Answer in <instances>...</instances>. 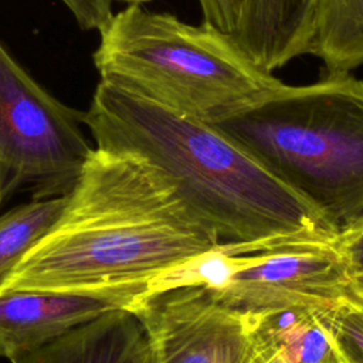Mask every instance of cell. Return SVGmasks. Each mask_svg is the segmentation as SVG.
<instances>
[{
  "instance_id": "7a4b0ae2",
  "label": "cell",
  "mask_w": 363,
  "mask_h": 363,
  "mask_svg": "<svg viewBox=\"0 0 363 363\" xmlns=\"http://www.w3.org/2000/svg\"><path fill=\"white\" fill-rule=\"evenodd\" d=\"M82 122L95 147L135 156L167 177L228 252L337 237L306 200L213 123L102 79Z\"/></svg>"
},
{
  "instance_id": "8992f818",
  "label": "cell",
  "mask_w": 363,
  "mask_h": 363,
  "mask_svg": "<svg viewBox=\"0 0 363 363\" xmlns=\"http://www.w3.org/2000/svg\"><path fill=\"white\" fill-rule=\"evenodd\" d=\"M336 240L278 241L242 252L220 248L208 258L204 286L250 313L333 308L353 298Z\"/></svg>"
},
{
  "instance_id": "7c38bea8",
  "label": "cell",
  "mask_w": 363,
  "mask_h": 363,
  "mask_svg": "<svg viewBox=\"0 0 363 363\" xmlns=\"http://www.w3.org/2000/svg\"><path fill=\"white\" fill-rule=\"evenodd\" d=\"M319 58L326 72L363 64V0H313L298 57Z\"/></svg>"
},
{
  "instance_id": "8fae6325",
  "label": "cell",
  "mask_w": 363,
  "mask_h": 363,
  "mask_svg": "<svg viewBox=\"0 0 363 363\" xmlns=\"http://www.w3.org/2000/svg\"><path fill=\"white\" fill-rule=\"evenodd\" d=\"M320 311L285 308L251 313L252 363H342Z\"/></svg>"
},
{
  "instance_id": "9c48e42d",
  "label": "cell",
  "mask_w": 363,
  "mask_h": 363,
  "mask_svg": "<svg viewBox=\"0 0 363 363\" xmlns=\"http://www.w3.org/2000/svg\"><path fill=\"white\" fill-rule=\"evenodd\" d=\"M10 362L152 363V356L138 318L128 309H115Z\"/></svg>"
},
{
  "instance_id": "4fadbf2b",
  "label": "cell",
  "mask_w": 363,
  "mask_h": 363,
  "mask_svg": "<svg viewBox=\"0 0 363 363\" xmlns=\"http://www.w3.org/2000/svg\"><path fill=\"white\" fill-rule=\"evenodd\" d=\"M68 196L33 199L0 216V284L57 223Z\"/></svg>"
},
{
  "instance_id": "3957f363",
  "label": "cell",
  "mask_w": 363,
  "mask_h": 363,
  "mask_svg": "<svg viewBox=\"0 0 363 363\" xmlns=\"http://www.w3.org/2000/svg\"><path fill=\"white\" fill-rule=\"evenodd\" d=\"M306 200L339 235L363 220V81L282 84L213 123Z\"/></svg>"
},
{
  "instance_id": "2e32d148",
  "label": "cell",
  "mask_w": 363,
  "mask_h": 363,
  "mask_svg": "<svg viewBox=\"0 0 363 363\" xmlns=\"http://www.w3.org/2000/svg\"><path fill=\"white\" fill-rule=\"evenodd\" d=\"M74 16L82 30H96L98 33L112 18L113 0H61Z\"/></svg>"
},
{
  "instance_id": "30bf717a",
  "label": "cell",
  "mask_w": 363,
  "mask_h": 363,
  "mask_svg": "<svg viewBox=\"0 0 363 363\" xmlns=\"http://www.w3.org/2000/svg\"><path fill=\"white\" fill-rule=\"evenodd\" d=\"M235 44L262 69L274 72L298 57L313 0H234Z\"/></svg>"
},
{
  "instance_id": "e0dca14e",
  "label": "cell",
  "mask_w": 363,
  "mask_h": 363,
  "mask_svg": "<svg viewBox=\"0 0 363 363\" xmlns=\"http://www.w3.org/2000/svg\"><path fill=\"white\" fill-rule=\"evenodd\" d=\"M204 21L213 24L225 34H233L237 24V7L234 0H199Z\"/></svg>"
},
{
  "instance_id": "9a60e30c",
  "label": "cell",
  "mask_w": 363,
  "mask_h": 363,
  "mask_svg": "<svg viewBox=\"0 0 363 363\" xmlns=\"http://www.w3.org/2000/svg\"><path fill=\"white\" fill-rule=\"evenodd\" d=\"M336 242L345 264L350 294L363 302V220L340 233Z\"/></svg>"
},
{
  "instance_id": "5b68a950",
  "label": "cell",
  "mask_w": 363,
  "mask_h": 363,
  "mask_svg": "<svg viewBox=\"0 0 363 363\" xmlns=\"http://www.w3.org/2000/svg\"><path fill=\"white\" fill-rule=\"evenodd\" d=\"M82 112L47 92L0 43V208L23 187L33 199L72 191L94 149Z\"/></svg>"
},
{
  "instance_id": "52a82bcc",
  "label": "cell",
  "mask_w": 363,
  "mask_h": 363,
  "mask_svg": "<svg viewBox=\"0 0 363 363\" xmlns=\"http://www.w3.org/2000/svg\"><path fill=\"white\" fill-rule=\"evenodd\" d=\"M152 363H252V320L201 284H180L138 301Z\"/></svg>"
},
{
  "instance_id": "ba28073f",
  "label": "cell",
  "mask_w": 363,
  "mask_h": 363,
  "mask_svg": "<svg viewBox=\"0 0 363 363\" xmlns=\"http://www.w3.org/2000/svg\"><path fill=\"white\" fill-rule=\"evenodd\" d=\"M111 302L62 292H9L0 295V359L34 352L108 312Z\"/></svg>"
},
{
  "instance_id": "6da1fadb",
  "label": "cell",
  "mask_w": 363,
  "mask_h": 363,
  "mask_svg": "<svg viewBox=\"0 0 363 363\" xmlns=\"http://www.w3.org/2000/svg\"><path fill=\"white\" fill-rule=\"evenodd\" d=\"M221 248L173 183L149 163L95 147L51 230L0 284L129 309Z\"/></svg>"
},
{
  "instance_id": "5bb4252c",
  "label": "cell",
  "mask_w": 363,
  "mask_h": 363,
  "mask_svg": "<svg viewBox=\"0 0 363 363\" xmlns=\"http://www.w3.org/2000/svg\"><path fill=\"white\" fill-rule=\"evenodd\" d=\"M342 363H363V302L347 298L320 311Z\"/></svg>"
},
{
  "instance_id": "277c9868",
  "label": "cell",
  "mask_w": 363,
  "mask_h": 363,
  "mask_svg": "<svg viewBox=\"0 0 363 363\" xmlns=\"http://www.w3.org/2000/svg\"><path fill=\"white\" fill-rule=\"evenodd\" d=\"M94 64L112 82L159 105L216 123L284 82L213 24L129 4L99 31Z\"/></svg>"
},
{
  "instance_id": "ac0fdd59",
  "label": "cell",
  "mask_w": 363,
  "mask_h": 363,
  "mask_svg": "<svg viewBox=\"0 0 363 363\" xmlns=\"http://www.w3.org/2000/svg\"><path fill=\"white\" fill-rule=\"evenodd\" d=\"M121 1H125L128 4H143V3H147V1H152V0H121Z\"/></svg>"
}]
</instances>
